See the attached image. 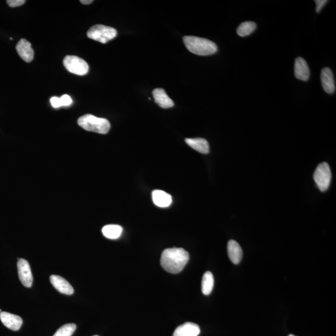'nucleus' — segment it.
I'll return each instance as SVG.
<instances>
[{
  "label": "nucleus",
  "instance_id": "nucleus-1",
  "mask_svg": "<svg viewBox=\"0 0 336 336\" xmlns=\"http://www.w3.org/2000/svg\"><path fill=\"white\" fill-rule=\"evenodd\" d=\"M189 259V253L184 248H171L163 251L160 263L166 271L176 274L184 269Z\"/></svg>",
  "mask_w": 336,
  "mask_h": 336
},
{
  "label": "nucleus",
  "instance_id": "nucleus-2",
  "mask_svg": "<svg viewBox=\"0 0 336 336\" xmlns=\"http://www.w3.org/2000/svg\"><path fill=\"white\" fill-rule=\"evenodd\" d=\"M183 42L187 50L196 55H211L218 50V46L213 41L196 36H184Z\"/></svg>",
  "mask_w": 336,
  "mask_h": 336
},
{
  "label": "nucleus",
  "instance_id": "nucleus-3",
  "mask_svg": "<svg viewBox=\"0 0 336 336\" xmlns=\"http://www.w3.org/2000/svg\"><path fill=\"white\" fill-rule=\"evenodd\" d=\"M77 123L84 130L100 134H107L111 128V124L108 120L97 117L91 114L80 116L78 119Z\"/></svg>",
  "mask_w": 336,
  "mask_h": 336
},
{
  "label": "nucleus",
  "instance_id": "nucleus-4",
  "mask_svg": "<svg viewBox=\"0 0 336 336\" xmlns=\"http://www.w3.org/2000/svg\"><path fill=\"white\" fill-rule=\"evenodd\" d=\"M87 35L92 40L106 44L116 37L117 31L112 27L97 24L89 29Z\"/></svg>",
  "mask_w": 336,
  "mask_h": 336
},
{
  "label": "nucleus",
  "instance_id": "nucleus-5",
  "mask_svg": "<svg viewBox=\"0 0 336 336\" xmlns=\"http://www.w3.org/2000/svg\"><path fill=\"white\" fill-rule=\"evenodd\" d=\"M331 177V171L330 166L327 163H321L316 168L315 173H314V179L318 188L321 191L325 192L330 186Z\"/></svg>",
  "mask_w": 336,
  "mask_h": 336
},
{
  "label": "nucleus",
  "instance_id": "nucleus-6",
  "mask_svg": "<svg viewBox=\"0 0 336 336\" xmlns=\"http://www.w3.org/2000/svg\"><path fill=\"white\" fill-rule=\"evenodd\" d=\"M65 69L72 74L84 75L89 72L88 64L84 59L77 56H67L63 60Z\"/></svg>",
  "mask_w": 336,
  "mask_h": 336
},
{
  "label": "nucleus",
  "instance_id": "nucleus-7",
  "mask_svg": "<svg viewBox=\"0 0 336 336\" xmlns=\"http://www.w3.org/2000/svg\"><path fill=\"white\" fill-rule=\"evenodd\" d=\"M17 267L19 279L21 283L27 288H30L33 284V278L28 262L23 259H19Z\"/></svg>",
  "mask_w": 336,
  "mask_h": 336
},
{
  "label": "nucleus",
  "instance_id": "nucleus-8",
  "mask_svg": "<svg viewBox=\"0 0 336 336\" xmlns=\"http://www.w3.org/2000/svg\"><path fill=\"white\" fill-rule=\"evenodd\" d=\"M16 50L22 59L26 62H31L34 58V51L31 44L25 39H21L17 43Z\"/></svg>",
  "mask_w": 336,
  "mask_h": 336
},
{
  "label": "nucleus",
  "instance_id": "nucleus-9",
  "mask_svg": "<svg viewBox=\"0 0 336 336\" xmlns=\"http://www.w3.org/2000/svg\"><path fill=\"white\" fill-rule=\"evenodd\" d=\"M321 84L323 88L328 94H332L336 91V84L333 73L330 68L325 67L321 71Z\"/></svg>",
  "mask_w": 336,
  "mask_h": 336
},
{
  "label": "nucleus",
  "instance_id": "nucleus-10",
  "mask_svg": "<svg viewBox=\"0 0 336 336\" xmlns=\"http://www.w3.org/2000/svg\"><path fill=\"white\" fill-rule=\"evenodd\" d=\"M50 281L52 285L60 293L67 295H71L74 293V288L64 278L58 275H51Z\"/></svg>",
  "mask_w": 336,
  "mask_h": 336
},
{
  "label": "nucleus",
  "instance_id": "nucleus-11",
  "mask_svg": "<svg viewBox=\"0 0 336 336\" xmlns=\"http://www.w3.org/2000/svg\"><path fill=\"white\" fill-rule=\"evenodd\" d=\"M0 320L7 328L13 331L19 330L23 324L21 317L8 312L0 313Z\"/></svg>",
  "mask_w": 336,
  "mask_h": 336
},
{
  "label": "nucleus",
  "instance_id": "nucleus-12",
  "mask_svg": "<svg viewBox=\"0 0 336 336\" xmlns=\"http://www.w3.org/2000/svg\"><path fill=\"white\" fill-rule=\"evenodd\" d=\"M294 75L297 79L307 81L310 78V70L303 58L297 57L294 64Z\"/></svg>",
  "mask_w": 336,
  "mask_h": 336
},
{
  "label": "nucleus",
  "instance_id": "nucleus-13",
  "mask_svg": "<svg viewBox=\"0 0 336 336\" xmlns=\"http://www.w3.org/2000/svg\"><path fill=\"white\" fill-rule=\"evenodd\" d=\"M201 333L200 328L193 323L183 324L175 330L173 336H198Z\"/></svg>",
  "mask_w": 336,
  "mask_h": 336
},
{
  "label": "nucleus",
  "instance_id": "nucleus-14",
  "mask_svg": "<svg viewBox=\"0 0 336 336\" xmlns=\"http://www.w3.org/2000/svg\"><path fill=\"white\" fill-rule=\"evenodd\" d=\"M153 96L156 103L163 109L171 108L174 106V102L169 98L164 89H155L153 91Z\"/></svg>",
  "mask_w": 336,
  "mask_h": 336
},
{
  "label": "nucleus",
  "instance_id": "nucleus-15",
  "mask_svg": "<svg viewBox=\"0 0 336 336\" xmlns=\"http://www.w3.org/2000/svg\"><path fill=\"white\" fill-rule=\"evenodd\" d=\"M227 252L228 257L231 262L234 264H238L242 260L243 252L239 243L235 240H231L228 242Z\"/></svg>",
  "mask_w": 336,
  "mask_h": 336
},
{
  "label": "nucleus",
  "instance_id": "nucleus-16",
  "mask_svg": "<svg viewBox=\"0 0 336 336\" xmlns=\"http://www.w3.org/2000/svg\"><path fill=\"white\" fill-rule=\"evenodd\" d=\"M152 199L155 205L160 208H167L172 203L171 195L161 190H155L153 191Z\"/></svg>",
  "mask_w": 336,
  "mask_h": 336
},
{
  "label": "nucleus",
  "instance_id": "nucleus-17",
  "mask_svg": "<svg viewBox=\"0 0 336 336\" xmlns=\"http://www.w3.org/2000/svg\"><path fill=\"white\" fill-rule=\"evenodd\" d=\"M185 142L192 149L196 150L203 154H208L209 152V145L208 141L201 138H186Z\"/></svg>",
  "mask_w": 336,
  "mask_h": 336
},
{
  "label": "nucleus",
  "instance_id": "nucleus-18",
  "mask_svg": "<svg viewBox=\"0 0 336 336\" xmlns=\"http://www.w3.org/2000/svg\"><path fill=\"white\" fill-rule=\"evenodd\" d=\"M214 284V279L211 272H207L204 274L202 280V292L205 295L210 294L213 291Z\"/></svg>",
  "mask_w": 336,
  "mask_h": 336
},
{
  "label": "nucleus",
  "instance_id": "nucleus-19",
  "mask_svg": "<svg viewBox=\"0 0 336 336\" xmlns=\"http://www.w3.org/2000/svg\"><path fill=\"white\" fill-rule=\"evenodd\" d=\"M122 227L118 225H107L102 228V233L105 237L110 239H116L122 233Z\"/></svg>",
  "mask_w": 336,
  "mask_h": 336
},
{
  "label": "nucleus",
  "instance_id": "nucleus-20",
  "mask_svg": "<svg viewBox=\"0 0 336 336\" xmlns=\"http://www.w3.org/2000/svg\"><path fill=\"white\" fill-rule=\"evenodd\" d=\"M257 24L252 21L243 22L238 27L237 33L241 37L250 35L256 30Z\"/></svg>",
  "mask_w": 336,
  "mask_h": 336
},
{
  "label": "nucleus",
  "instance_id": "nucleus-21",
  "mask_svg": "<svg viewBox=\"0 0 336 336\" xmlns=\"http://www.w3.org/2000/svg\"><path fill=\"white\" fill-rule=\"evenodd\" d=\"M76 328L77 326L75 324H66L56 331L53 336H71L76 330Z\"/></svg>",
  "mask_w": 336,
  "mask_h": 336
},
{
  "label": "nucleus",
  "instance_id": "nucleus-22",
  "mask_svg": "<svg viewBox=\"0 0 336 336\" xmlns=\"http://www.w3.org/2000/svg\"><path fill=\"white\" fill-rule=\"evenodd\" d=\"M7 4L11 8L21 6L26 3L25 0H8L6 1Z\"/></svg>",
  "mask_w": 336,
  "mask_h": 336
},
{
  "label": "nucleus",
  "instance_id": "nucleus-23",
  "mask_svg": "<svg viewBox=\"0 0 336 336\" xmlns=\"http://www.w3.org/2000/svg\"><path fill=\"white\" fill-rule=\"evenodd\" d=\"M62 106H69L72 103V100L68 95H64L60 98Z\"/></svg>",
  "mask_w": 336,
  "mask_h": 336
},
{
  "label": "nucleus",
  "instance_id": "nucleus-24",
  "mask_svg": "<svg viewBox=\"0 0 336 336\" xmlns=\"http://www.w3.org/2000/svg\"><path fill=\"white\" fill-rule=\"evenodd\" d=\"M315 2L316 4V11L319 13L328 1H326V0H316Z\"/></svg>",
  "mask_w": 336,
  "mask_h": 336
},
{
  "label": "nucleus",
  "instance_id": "nucleus-25",
  "mask_svg": "<svg viewBox=\"0 0 336 336\" xmlns=\"http://www.w3.org/2000/svg\"><path fill=\"white\" fill-rule=\"evenodd\" d=\"M51 104L54 108H59V107L62 106L60 98H58L57 97H53L51 99Z\"/></svg>",
  "mask_w": 336,
  "mask_h": 336
},
{
  "label": "nucleus",
  "instance_id": "nucleus-26",
  "mask_svg": "<svg viewBox=\"0 0 336 336\" xmlns=\"http://www.w3.org/2000/svg\"><path fill=\"white\" fill-rule=\"evenodd\" d=\"M80 3L83 4H89L92 3V0H80Z\"/></svg>",
  "mask_w": 336,
  "mask_h": 336
},
{
  "label": "nucleus",
  "instance_id": "nucleus-27",
  "mask_svg": "<svg viewBox=\"0 0 336 336\" xmlns=\"http://www.w3.org/2000/svg\"><path fill=\"white\" fill-rule=\"evenodd\" d=\"M289 336H295L290 335H289Z\"/></svg>",
  "mask_w": 336,
  "mask_h": 336
},
{
  "label": "nucleus",
  "instance_id": "nucleus-28",
  "mask_svg": "<svg viewBox=\"0 0 336 336\" xmlns=\"http://www.w3.org/2000/svg\"><path fill=\"white\" fill-rule=\"evenodd\" d=\"M1 310H0V313H1Z\"/></svg>",
  "mask_w": 336,
  "mask_h": 336
},
{
  "label": "nucleus",
  "instance_id": "nucleus-29",
  "mask_svg": "<svg viewBox=\"0 0 336 336\" xmlns=\"http://www.w3.org/2000/svg\"></svg>",
  "mask_w": 336,
  "mask_h": 336
}]
</instances>
